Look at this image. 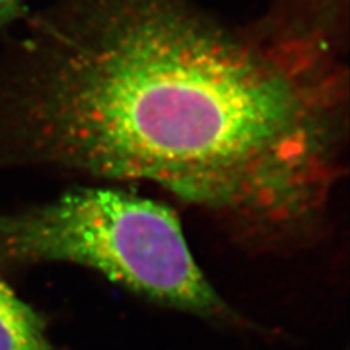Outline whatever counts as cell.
I'll list each match as a JSON object with an SVG mask.
<instances>
[{
	"mask_svg": "<svg viewBox=\"0 0 350 350\" xmlns=\"http://www.w3.org/2000/svg\"><path fill=\"white\" fill-rule=\"evenodd\" d=\"M0 96V171L158 185L258 250L324 234L347 70L191 0H63Z\"/></svg>",
	"mask_w": 350,
	"mask_h": 350,
	"instance_id": "6da1fadb",
	"label": "cell"
},
{
	"mask_svg": "<svg viewBox=\"0 0 350 350\" xmlns=\"http://www.w3.org/2000/svg\"><path fill=\"white\" fill-rule=\"evenodd\" d=\"M69 262L153 304L216 324L244 325L204 276L168 206L126 190L78 187L0 212V273Z\"/></svg>",
	"mask_w": 350,
	"mask_h": 350,
	"instance_id": "7a4b0ae2",
	"label": "cell"
},
{
	"mask_svg": "<svg viewBox=\"0 0 350 350\" xmlns=\"http://www.w3.org/2000/svg\"><path fill=\"white\" fill-rule=\"evenodd\" d=\"M349 0H275L260 31L278 41L337 59L347 28Z\"/></svg>",
	"mask_w": 350,
	"mask_h": 350,
	"instance_id": "3957f363",
	"label": "cell"
},
{
	"mask_svg": "<svg viewBox=\"0 0 350 350\" xmlns=\"http://www.w3.org/2000/svg\"><path fill=\"white\" fill-rule=\"evenodd\" d=\"M0 350H60L46 319L3 280L0 273Z\"/></svg>",
	"mask_w": 350,
	"mask_h": 350,
	"instance_id": "277c9868",
	"label": "cell"
},
{
	"mask_svg": "<svg viewBox=\"0 0 350 350\" xmlns=\"http://www.w3.org/2000/svg\"><path fill=\"white\" fill-rule=\"evenodd\" d=\"M22 0H0V24L9 16H12V14L19 8Z\"/></svg>",
	"mask_w": 350,
	"mask_h": 350,
	"instance_id": "5b68a950",
	"label": "cell"
}]
</instances>
